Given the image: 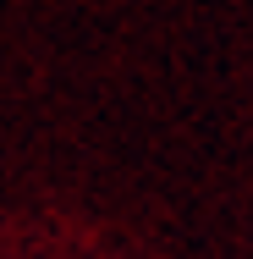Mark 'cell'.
Listing matches in <instances>:
<instances>
[]
</instances>
